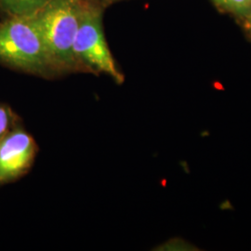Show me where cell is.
<instances>
[{"instance_id": "obj_1", "label": "cell", "mask_w": 251, "mask_h": 251, "mask_svg": "<svg viewBox=\"0 0 251 251\" xmlns=\"http://www.w3.org/2000/svg\"><path fill=\"white\" fill-rule=\"evenodd\" d=\"M0 64L41 77L58 75L36 14L5 17L0 23Z\"/></svg>"}, {"instance_id": "obj_2", "label": "cell", "mask_w": 251, "mask_h": 251, "mask_svg": "<svg viewBox=\"0 0 251 251\" xmlns=\"http://www.w3.org/2000/svg\"><path fill=\"white\" fill-rule=\"evenodd\" d=\"M86 0H51L36 16L58 75L81 72L74 45Z\"/></svg>"}, {"instance_id": "obj_3", "label": "cell", "mask_w": 251, "mask_h": 251, "mask_svg": "<svg viewBox=\"0 0 251 251\" xmlns=\"http://www.w3.org/2000/svg\"><path fill=\"white\" fill-rule=\"evenodd\" d=\"M98 4L86 0L78 31L75 36L74 51L81 72L95 75L105 74L117 84H122L125 76L117 67L108 47Z\"/></svg>"}, {"instance_id": "obj_4", "label": "cell", "mask_w": 251, "mask_h": 251, "mask_svg": "<svg viewBox=\"0 0 251 251\" xmlns=\"http://www.w3.org/2000/svg\"><path fill=\"white\" fill-rule=\"evenodd\" d=\"M35 139L21 126H16L0 142V184L24 176L36 158Z\"/></svg>"}, {"instance_id": "obj_5", "label": "cell", "mask_w": 251, "mask_h": 251, "mask_svg": "<svg viewBox=\"0 0 251 251\" xmlns=\"http://www.w3.org/2000/svg\"><path fill=\"white\" fill-rule=\"evenodd\" d=\"M51 0H0V13L9 16L36 14Z\"/></svg>"}, {"instance_id": "obj_6", "label": "cell", "mask_w": 251, "mask_h": 251, "mask_svg": "<svg viewBox=\"0 0 251 251\" xmlns=\"http://www.w3.org/2000/svg\"><path fill=\"white\" fill-rule=\"evenodd\" d=\"M218 9L241 19L251 12V0H211Z\"/></svg>"}, {"instance_id": "obj_7", "label": "cell", "mask_w": 251, "mask_h": 251, "mask_svg": "<svg viewBox=\"0 0 251 251\" xmlns=\"http://www.w3.org/2000/svg\"><path fill=\"white\" fill-rule=\"evenodd\" d=\"M20 125V118L9 105L0 103V142Z\"/></svg>"}, {"instance_id": "obj_8", "label": "cell", "mask_w": 251, "mask_h": 251, "mask_svg": "<svg viewBox=\"0 0 251 251\" xmlns=\"http://www.w3.org/2000/svg\"><path fill=\"white\" fill-rule=\"evenodd\" d=\"M238 21H239V23L242 25L243 30H244L245 34L251 40V12L249 15H247V16H245L243 18L238 19Z\"/></svg>"}, {"instance_id": "obj_9", "label": "cell", "mask_w": 251, "mask_h": 251, "mask_svg": "<svg viewBox=\"0 0 251 251\" xmlns=\"http://www.w3.org/2000/svg\"><path fill=\"white\" fill-rule=\"evenodd\" d=\"M92 1H94L96 4L99 5L100 8L103 9V8L110 6V5H112L116 2H118V1H121V0H92Z\"/></svg>"}]
</instances>
